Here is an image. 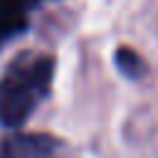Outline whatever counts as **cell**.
Listing matches in <instances>:
<instances>
[{
    "mask_svg": "<svg viewBox=\"0 0 158 158\" xmlns=\"http://www.w3.org/2000/svg\"><path fill=\"white\" fill-rule=\"evenodd\" d=\"M42 0H0V44L22 35L30 22V12Z\"/></svg>",
    "mask_w": 158,
    "mask_h": 158,
    "instance_id": "obj_3",
    "label": "cell"
},
{
    "mask_svg": "<svg viewBox=\"0 0 158 158\" xmlns=\"http://www.w3.org/2000/svg\"><path fill=\"white\" fill-rule=\"evenodd\" d=\"M52 74V57H17L0 79V123L7 128L22 126L49 94Z\"/></svg>",
    "mask_w": 158,
    "mask_h": 158,
    "instance_id": "obj_1",
    "label": "cell"
},
{
    "mask_svg": "<svg viewBox=\"0 0 158 158\" xmlns=\"http://www.w3.org/2000/svg\"><path fill=\"white\" fill-rule=\"evenodd\" d=\"M116 64H118V69H121L126 77H131V79H136V77H141V74L146 72L143 59H141L131 47H118V52H116Z\"/></svg>",
    "mask_w": 158,
    "mask_h": 158,
    "instance_id": "obj_4",
    "label": "cell"
},
{
    "mask_svg": "<svg viewBox=\"0 0 158 158\" xmlns=\"http://www.w3.org/2000/svg\"><path fill=\"white\" fill-rule=\"evenodd\" d=\"M57 138L47 133H12L0 141V158H54Z\"/></svg>",
    "mask_w": 158,
    "mask_h": 158,
    "instance_id": "obj_2",
    "label": "cell"
}]
</instances>
